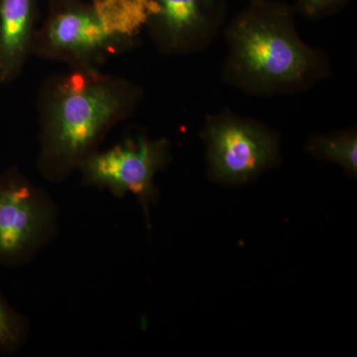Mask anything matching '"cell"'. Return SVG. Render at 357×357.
Returning <instances> with one entry per match:
<instances>
[{
	"mask_svg": "<svg viewBox=\"0 0 357 357\" xmlns=\"http://www.w3.org/2000/svg\"><path fill=\"white\" fill-rule=\"evenodd\" d=\"M293 6L255 0L225 26L222 77L255 98L307 93L332 77L328 54L302 39Z\"/></svg>",
	"mask_w": 357,
	"mask_h": 357,
	"instance_id": "obj_1",
	"label": "cell"
},
{
	"mask_svg": "<svg viewBox=\"0 0 357 357\" xmlns=\"http://www.w3.org/2000/svg\"><path fill=\"white\" fill-rule=\"evenodd\" d=\"M142 98L139 86L96 68H74L53 77L40 102V173L49 181L67 178Z\"/></svg>",
	"mask_w": 357,
	"mask_h": 357,
	"instance_id": "obj_2",
	"label": "cell"
},
{
	"mask_svg": "<svg viewBox=\"0 0 357 357\" xmlns=\"http://www.w3.org/2000/svg\"><path fill=\"white\" fill-rule=\"evenodd\" d=\"M208 175L225 185L245 184L281 162L280 135L264 122L225 109L208 114L201 132Z\"/></svg>",
	"mask_w": 357,
	"mask_h": 357,
	"instance_id": "obj_3",
	"label": "cell"
},
{
	"mask_svg": "<svg viewBox=\"0 0 357 357\" xmlns=\"http://www.w3.org/2000/svg\"><path fill=\"white\" fill-rule=\"evenodd\" d=\"M59 211L48 192L18 169L0 173V265L31 260L57 234Z\"/></svg>",
	"mask_w": 357,
	"mask_h": 357,
	"instance_id": "obj_4",
	"label": "cell"
},
{
	"mask_svg": "<svg viewBox=\"0 0 357 357\" xmlns=\"http://www.w3.org/2000/svg\"><path fill=\"white\" fill-rule=\"evenodd\" d=\"M133 42L110 32L91 3L51 0L43 27L35 32L32 53L74 68H96Z\"/></svg>",
	"mask_w": 357,
	"mask_h": 357,
	"instance_id": "obj_5",
	"label": "cell"
},
{
	"mask_svg": "<svg viewBox=\"0 0 357 357\" xmlns=\"http://www.w3.org/2000/svg\"><path fill=\"white\" fill-rule=\"evenodd\" d=\"M170 161V144L165 138L150 139L138 135L126 138L110 149L96 150L79 170L84 185L109 190L115 197H137L148 215L157 197L154 178Z\"/></svg>",
	"mask_w": 357,
	"mask_h": 357,
	"instance_id": "obj_6",
	"label": "cell"
},
{
	"mask_svg": "<svg viewBox=\"0 0 357 357\" xmlns=\"http://www.w3.org/2000/svg\"><path fill=\"white\" fill-rule=\"evenodd\" d=\"M229 0H155L144 29L166 55H192L210 48L227 25Z\"/></svg>",
	"mask_w": 357,
	"mask_h": 357,
	"instance_id": "obj_7",
	"label": "cell"
},
{
	"mask_svg": "<svg viewBox=\"0 0 357 357\" xmlns=\"http://www.w3.org/2000/svg\"><path fill=\"white\" fill-rule=\"evenodd\" d=\"M37 0H0V84L15 79L32 53Z\"/></svg>",
	"mask_w": 357,
	"mask_h": 357,
	"instance_id": "obj_8",
	"label": "cell"
},
{
	"mask_svg": "<svg viewBox=\"0 0 357 357\" xmlns=\"http://www.w3.org/2000/svg\"><path fill=\"white\" fill-rule=\"evenodd\" d=\"M89 3L110 32L133 41L155 10V0H91Z\"/></svg>",
	"mask_w": 357,
	"mask_h": 357,
	"instance_id": "obj_9",
	"label": "cell"
},
{
	"mask_svg": "<svg viewBox=\"0 0 357 357\" xmlns=\"http://www.w3.org/2000/svg\"><path fill=\"white\" fill-rule=\"evenodd\" d=\"M307 152L314 158L337 164L349 177L357 176V129L356 126L312 135Z\"/></svg>",
	"mask_w": 357,
	"mask_h": 357,
	"instance_id": "obj_10",
	"label": "cell"
},
{
	"mask_svg": "<svg viewBox=\"0 0 357 357\" xmlns=\"http://www.w3.org/2000/svg\"><path fill=\"white\" fill-rule=\"evenodd\" d=\"M29 333L27 319L0 293V354H15L25 344Z\"/></svg>",
	"mask_w": 357,
	"mask_h": 357,
	"instance_id": "obj_11",
	"label": "cell"
},
{
	"mask_svg": "<svg viewBox=\"0 0 357 357\" xmlns=\"http://www.w3.org/2000/svg\"><path fill=\"white\" fill-rule=\"evenodd\" d=\"M351 0H295L294 9L305 20L318 21L332 17L342 11Z\"/></svg>",
	"mask_w": 357,
	"mask_h": 357,
	"instance_id": "obj_12",
	"label": "cell"
},
{
	"mask_svg": "<svg viewBox=\"0 0 357 357\" xmlns=\"http://www.w3.org/2000/svg\"><path fill=\"white\" fill-rule=\"evenodd\" d=\"M249 1H255V0H249Z\"/></svg>",
	"mask_w": 357,
	"mask_h": 357,
	"instance_id": "obj_13",
	"label": "cell"
}]
</instances>
